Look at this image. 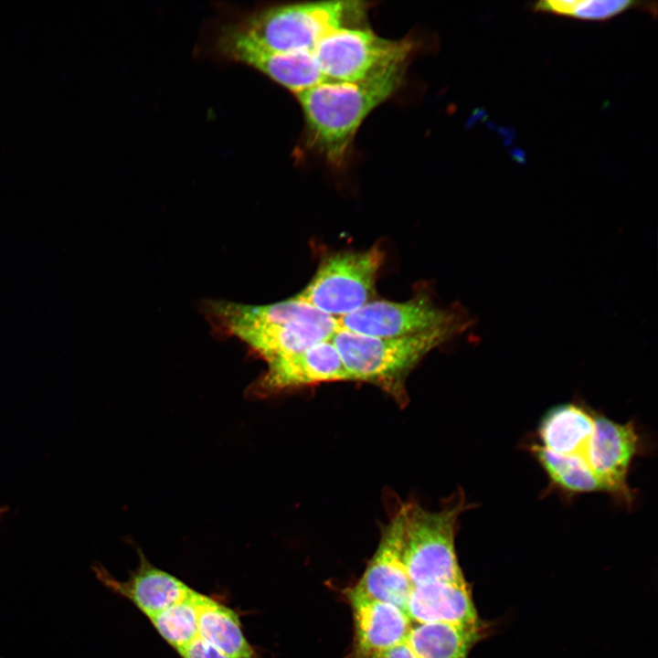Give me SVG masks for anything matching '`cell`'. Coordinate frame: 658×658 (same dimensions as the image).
<instances>
[{
  "label": "cell",
  "instance_id": "6da1fadb",
  "mask_svg": "<svg viewBox=\"0 0 658 658\" xmlns=\"http://www.w3.org/2000/svg\"><path fill=\"white\" fill-rule=\"evenodd\" d=\"M409 63L359 81L325 80L297 96L309 146L342 166L366 118L401 87Z\"/></svg>",
  "mask_w": 658,
  "mask_h": 658
},
{
  "label": "cell",
  "instance_id": "7a4b0ae2",
  "mask_svg": "<svg viewBox=\"0 0 658 658\" xmlns=\"http://www.w3.org/2000/svg\"><path fill=\"white\" fill-rule=\"evenodd\" d=\"M367 3L320 1L284 5L254 13L223 29L218 46L271 52H313L332 32L363 27Z\"/></svg>",
  "mask_w": 658,
  "mask_h": 658
},
{
  "label": "cell",
  "instance_id": "3957f363",
  "mask_svg": "<svg viewBox=\"0 0 658 658\" xmlns=\"http://www.w3.org/2000/svg\"><path fill=\"white\" fill-rule=\"evenodd\" d=\"M464 329L447 327L403 337H372L339 328L331 337L349 380L373 384L397 401L407 397L405 380L431 350Z\"/></svg>",
  "mask_w": 658,
  "mask_h": 658
},
{
  "label": "cell",
  "instance_id": "277c9868",
  "mask_svg": "<svg viewBox=\"0 0 658 658\" xmlns=\"http://www.w3.org/2000/svg\"><path fill=\"white\" fill-rule=\"evenodd\" d=\"M462 491H457L440 510L430 511L409 504L407 515L403 561L413 586L434 581H460L455 536L460 515L469 508Z\"/></svg>",
  "mask_w": 658,
  "mask_h": 658
},
{
  "label": "cell",
  "instance_id": "5b68a950",
  "mask_svg": "<svg viewBox=\"0 0 658 658\" xmlns=\"http://www.w3.org/2000/svg\"><path fill=\"white\" fill-rule=\"evenodd\" d=\"M415 43L393 40L365 27H343L326 36L313 49L325 80L359 81L393 66L409 63Z\"/></svg>",
  "mask_w": 658,
  "mask_h": 658
},
{
  "label": "cell",
  "instance_id": "8992f818",
  "mask_svg": "<svg viewBox=\"0 0 658 658\" xmlns=\"http://www.w3.org/2000/svg\"><path fill=\"white\" fill-rule=\"evenodd\" d=\"M382 259L378 248L332 254L294 297L336 319L352 313L369 302Z\"/></svg>",
  "mask_w": 658,
  "mask_h": 658
},
{
  "label": "cell",
  "instance_id": "52a82bcc",
  "mask_svg": "<svg viewBox=\"0 0 658 658\" xmlns=\"http://www.w3.org/2000/svg\"><path fill=\"white\" fill-rule=\"evenodd\" d=\"M646 448L635 422H617L596 411L594 430L581 459L600 482L604 493L631 508L636 495L629 484L630 469Z\"/></svg>",
  "mask_w": 658,
  "mask_h": 658
},
{
  "label": "cell",
  "instance_id": "ba28073f",
  "mask_svg": "<svg viewBox=\"0 0 658 658\" xmlns=\"http://www.w3.org/2000/svg\"><path fill=\"white\" fill-rule=\"evenodd\" d=\"M339 328L372 337H403L447 327H465L456 313L425 296L407 302L371 301L337 319Z\"/></svg>",
  "mask_w": 658,
  "mask_h": 658
},
{
  "label": "cell",
  "instance_id": "9c48e42d",
  "mask_svg": "<svg viewBox=\"0 0 658 658\" xmlns=\"http://www.w3.org/2000/svg\"><path fill=\"white\" fill-rule=\"evenodd\" d=\"M409 504H402L382 528L378 546L352 588L373 600L396 605L405 611L412 585L403 561V542Z\"/></svg>",
  "mask_w": 658,
  "mask_h": 658
},
{
  "label": "cell",
  "instance_id": "30bf717a",
  "mask_svg": "<svg viewBox=\"0 0 658 658\" xmlns=\"http://www.w3.org/2000/svg\"><path fill=\"white\" fill-rule=\"evenodd\" d=\"M344 594L354 626L350 658H377L405 642L411 621L402 609L370 599L352 587Z\"/></svg>",
  "mask_w": 658,
  "mask_h": 658
},
{
  "label": "cell",
  "instance_id": "8fae6325",
  "mask_svg": "<svg viewBox=\"0 0 658 658\" xmlns=\"http://www.w3.org/2000/svg\"><path fill=\"white\" fill-rule=\"evenodd\" d=\"M267 369L254 386L258 395H271L326 382L347 381L349 377L331 339L302 351L267 362Z\"/></svg>",
  "mask_w": 658,
  "mask_h": 658
},
{
  "label": "cell",
  "instance_id": "7c38bea8",
  "mask_svg": "<svg viewBox=\"0 0 658 658\" xmlns=\"http://www.w3.org/2000/svg\"><path fill=\"white\" fill-rule=\"evenodd\" d=\"M405 612L412 623L441 622L462 626L484 623L472 600L471 588L460 581H434L411 588Z\"/></svg>",
  "mask_w": 658,
  "mask_h": 658
},
{
  "label": "cell",
  "instance_id": "4fadbf2b",
  "mask_svg": "<svg viewBox=\"0 0 658 658\" xmlns=\"http://www.w3.org/2000/svg\"><path fill=\"white\" fill-rule=\"evenodd\" d=\"M139 566L125 581L115 579L101 566L98 579L115 593L131 600L148 618L187 598L194 589L170 573L152 565L140 553Z\"/></svg>",
  "mask_w": 658,
  "mask_h": 658
},
{
  "label": "cell",
  "instance_id": "5bb4252c",
  "mask_svg": "<svg viewBox=\"0 0 658 658\" xmlns=\"http://www.w3.org/2000/svg\"><path fill=\"white\" fill-rule=\"evenodd\" d=\"M218 49L227 58L255 68L295 95L325 80L313 52H271L244 47Z\"/></svg>",
  "mask_w": 658,
  "mask_h": 658
},
{
  "label": "cell",
  "instance_id": "9a60e30c",
  "mask_svg": "<svg viewBox=\"0 0 658 658\" xmlns=\"http://www.w3.org/2000/svg\"><path fill=\"white\" fill-rule=\"evenodd\" d=\"M595 414L582 402L555 405L541 417L535 442L557 454L581 457L594 430Z\"/></svg>",
  "mask_w": 658,
  "mask_h": 658
},
{
  "label": "cell",
  "instance_id": "2e32d148",
  "mask_svg": "<svg viewBox=\"0 0 658 658\" xmlns=\"http://www.w3.org/2000/svg\"><path fill=\"white\" fill-rule=\"evenodd\" d=\"M490 631L491 624L486 621L477 626L411 622L405 643L417 658H468Z\"/></svg>",
  "mask_w": 658,
  "mask_h": 658
},
{
  "label": "cell",
  "instance_id": "e0dca14e",
  "mask_svg": "<svg viewBox=\"0 0 658 658\" xmlns=\"http://www.w3.org/2000/svg\"><path fill=\"white\" fill-rule=\"evenodd\" d=\"M198 636L228 658H255L239 615L230 608L205 596L198 616Z\"/></svg>",
  "mask_w": 658,
  "mask_h": 658
},
{
  "label": "cell",
  "instance_id": "ac0fdd59",
  "mask_svg": "<svg viewBox=\"0 0 658 658\" xmlns=\"http://www.w3.org/2000/svg\"><path fill=\"white\" fill-rule=\"evenodd\" d=\"M527 450L545 472L550 489L568 497L604 493L600 482L580 457L554 453L535 441L527 444Z\"/></svg>",
  "mask_w": 658,
  "mask_h": 658
},
{
  "label": "cell",
  "instance_id": "d6986e66",
  "mask_svg": "<svg viewBox=\"0 0 658 658\" xmlns=\"http://www.w3.org/2000/svg\"><path fill=\"white\" fill-rule=\"evenodd\" d=\"M205 596L193 590L185 600L149 618L159 634L177 653L198 636V616Z\"/></svg>",
  "mask_w": 658,
  "mask_h": 658
},
{
  "label": "cell",
  "instance_id": "ffe728a7",
  "mask_svg": "<svg viewBox=\"0 0 658 658\" xmlns=\"http://www.w3.org/2000/svg\"><path fill=\"white\" fill-rule=\"evenodd\" d=\"M535 12L604 21L631 8L656 14V3L623 0H546L532 5Z\"/></svg>",
  "mask_w": 658,
  "mask_h": 658
},
{
  "label": "cell",
  "instance_id": "44dd1931",
  "mask_svg": "<svg viewBox=\"0 0 658 658\" xmlns=\"http://www.w3.org/2000/svg\"><path fill=\"white\" fill-rule=\"evenodd\" d=\"M178 653L182 658H228L199 636Z\"/></svg>",
  "mask_w": 658,
  "mask_h": 658
},
{
  "label": "cell",
  "instance_id": "7402d4cb",
  "mask_svg": "<svg viewBox=\"0 0 658 658\" xmlns=\"http://www.w3.org/2000/svg\"><path fill=\"white\" fill-rule=\"evenodd\" d=\"M377 658H417L405 642L392 648Z\"/></svg>",
  "mask_w": 658,
  "mask_h": 658
},
{
  "label": "cell",
  "instance_id": "603a6c76",
  "mask_svg": "<svg viewBox=\"0 0 658 658\" xmlns=\"http://www.w3.org/2000/svg\"><path fill=\"white\" fill-rule=\"evenodd\" d=\"M5 511V509L0 508V515Z\"/></svg>",
  "mask_w": 658,
  "mask_h": 658
}]
</instances>
